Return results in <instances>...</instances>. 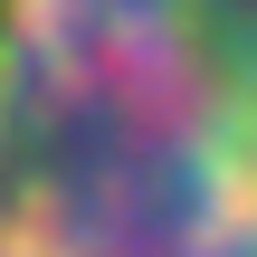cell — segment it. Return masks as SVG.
Here are the masks:
<instances>
[{
    "instance_id": "obj_1",
    "label": "cell",
    "mask_w": 257,
    "mask_h": 257,
    "mask_svg": "<svg viewBox=\"0 0 257 257\" xmlns=\"http://www.w3.org/2000/svg\"><path fill=\"white\" fill-rule=\"evenodd\" d=\"M0 257H257V0H0Z\"/></svg>"
}]
</instances>
